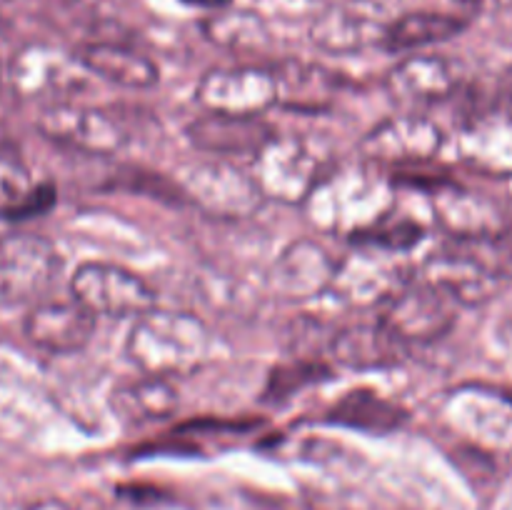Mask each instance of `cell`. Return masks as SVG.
Returning <instances> with one entry per match:
<instances>
[{
	"label": "cell",
	"instance_id": "6da1fadb",
	"mask_svg": "<svg viewBox=\"0 0 512 510\" xmlns=\"http://www.w3.org/2000/svg\"><path fill=\"white\" fill-rule=\"evenodd\" d=\"M125 353L143 375H190L208 360L210 330L200 318L173 310H148L135 318Z\"/></svg>",
	"mask_w": 512,
	"mask_h": 510
},
{
	"label": "cell",
	"instance_id": "7a4b0ae2",
	"mask_svg": "<svg viewBox=\"0 0 512 510\" xmlns=\"http://www.w3.org/2000/svg\"><path fill=\"white\" fill-rule=\"evenodd\" d=\"M63 270L58 248L28 230L0 235V300L10 305H35L58 283Z\"/></svg>",
	"mask_w": 512,
	"mask_h": 510
},
{
	"label": "cell",
	"instance_id": "3957f363",
	"mask_svg": "<svg viewBox=\"0 0 512 510\" xmlns=\"http://www.w3.org/2000/svg\"><path fill=\"white\" fill-rule=\"evenodd\" d=\"M70 293L88 313L105 318H140L155 308V290L133 270L113 263H83L70 278Z\"/></svg>",
	"mask_w": 512,
	"mask_h": 510
},
{
	"label": "cell",
	"instance_id": "277c9868",
	"mask_svg": "<svg viewBox=\"0 0 512 510\" xmlns=\"http://www.w3.org/2000/svg\"><path fill=\"white\" fill-rule=\"evenodd\" d=\"M380 325L398 343L425 345L443 338L455 323V303L438 288L420 280H408L393 298L383 303Z\"/></svg>",
	"mask_w": 512,
	"mask_h": 510
},
{
	"label": "cell",
	"instance_id": "5b68a950",
	"mask_svg": "<svg viewBox=\"0 0 512 510\" xmlns=\"http://www.w3.org/2000/svg\"><path fill=\"white\" fill-rule=\"evenodd\" d=\"M88 70L75 53H65L48 43H30L13 55L8 65L10 88L25 100H43L45 105L68 100L85 85Z\"/></svg>",
	"mask_w": 512,
	"mask_h": 510
},
{
	"label": "cell",
	"instance_id": "8992f818",
	"mask_svg": "<svg viewBox=\"0 0 512 510\" xmlns=\"http://www.w3.org/2000/svg\"><path fill=\"white\" fill-rule=\"evenodd\" d=\"M175 185L188 203H195L213 215H225V218L255 213L265 200L253 175H245L230 160L220 158L190 165Z\"/></svg>",
	"mask_w": 512,
	"mask_h": 510
},
{
	"label": "cell",
	"instance_id": "52a82bcc",
	"mask_svg": "<svg viewBox=\"0 0 512 510\" xmlns=\"http://www.w3.org/2000/svg\"><path fill=\"white\" fill-rule=\"evenodd\" d=\"M35 125L43 138L90 155H113L128 143V133L115 115L70 100L43 105Z\"/></svg>",
	"mask_w": 512,
	"mask_h": 510
},
{
	"label": "cell",
	"instance_id": "ba28073f",
	"mask_svg": "<svg viewBox=\"0 0 512 510\" xmlns=\"http://www.w3.org/2000/svg\"><path fill=\"white\" fill-rule=\"evenodd\" d=\"M195 100L205 113L260 118L275 105L273 68L235 65V68L210 70L200 78Z\"/></svg>",
	"mask_w": 512,
	"mask_h": 510
},
{
	"label": "cell",
	"instance_id": "9c48e42d",
	"mask_svg": "<svg viewBox=\"0 0 512 510\" xmlns=\"http://www.w3.org/2000/svg\"><path fill=\"white\" fill-rule=\"evenodd\" d=\"M320 175V158L305 140L275 138L253 158V180L265 198L298 203L308 198Z\"/></svg>",
	"mask_w": 512,
	"mask_h": 510
},
{
	"label": "cell",
	"instance_id": "30bf717a",
	"mask_svg": "<svg viewBox=\"0 0 512 510\" xmlns=\"http://www.w3.org/2000/svg\"><path fill=\"white\" fill-rule=\"evenodd\" d=\"M390 20L388 10L375 0H338L313 20L310 40L325 53H360L383 45Z\"/></svg>",
	"mask_w": 512,
	"mask_h": 510
},
{
	"label": "cell",
	"instance_id": "8fae6325",
	"mask_svg": "<svg viewBox=\"0 0 512 510\" xmlns=\"http://www.w3.org/2000/svg\"><path fill=\"white\" fill-rule=\"evenodd\" d=\"M443 145V133L433 120L423 115H395L375 125L363 138V155L375 163L410 168L435 158Z\"/></svg>",
	"mask_w": 512,
	"mask_h": 510
},
{
	"label": "cell",
	"instance_id": "7c38bea8",
	"mask_svg": "<svg viewBox=\"0 0 512 510\" xmlns=\"http://www.w3.org/2000/svg\"><path fill=\"white\" fill-rule=\"evenodd\" d=\"M358 248V253L335 265L330 290H335L345 303L358 305V308L385 303L408 283L405 270L400 268L398 260H393L395 253L368 248V245H358Z\"/></svg>",
	"mask_w": 512,
	"mask_h": 510
},
{
	"label": "cell",
	"instance_id": "4fadbf2b",
	"mask_svg": "<svg viewBox=\"0 0 512 510\" xmlns=\"http://www.w3.org/2000/svg\"><path fill=\"white\" fill-rule=\"evenodd\" d=\"M185 138L195 150L213 155V158L230 160L240 158V155L255 158L275 138V130L263 118L205 113L188 123Z\"/></svg>",
	"mask_w": 512,
	"mask_h": 510
},
{
	"label": "cell",
	"instance_id": "5bb4252c",
	"mask_svg": "<svg viewBox=\"0 0 512 510\" xmlns=\"http://www.w3.org/2000/svg\"><path fill=\"white\" fill-rule=\"evenodd\" d=\"M25 338L53 355L85 348L95 333V315L75 300H40L25 315Z\"/></svg>",
	"mask_w": 512,
	"mask_h": 510
},
{
	"label": "cell",
	"instance_id": "9a60e30c",
	"mask_svg": "<svg viewBox=\"0 0 512 510\" xmlns=\"http://www.w3.org/2000/svg\"><path fill=\"white\" fill-rule=\"evenodd\" d=\"M338 260L315 240H295L273 263L268 283L280 298L310 300L330 290Z\"/></svg>",
	"mask_w": 512,
	"mask_h": 510
},
{
	"label": "cell",
	"instance_id": "2e32d148",
	"mask_svg": "<svg viewBox=\"0 0 512 510\" xmlns=\"http://www.w3.org/2000/svg\"><path fill=\"white\" fill-rule=\"evenodd\" d=\"M423 280L448 295L455 305L485 303L498 288V273L475 253L445 248L423 265Z\"/></svg>",
	"mask_w": 512,
	"mask_h": 510
},
{
	"label": "cell",
	"instance_id": "e0dca14e",
	"mask_svg": "<svg viewBox=\"0 0 512 510\" xmlns=\"http://www.w3.org/2000/svg\"><path fill=\"white\" fill-rule=\"evenodd\" d=\"M460 68L443 55H410L385 78L390 98L403 105L443 103L460 88Z\"/></svg>",
	"mask_w": 512,
	"mask_h": 510
},
{
	"label": "cell",
	"instance_id": "ac0fdd59",
	"mask_svg": "<svg viewBox=\"0 0 512 510\" xmlns=\"http://www.w3.org/2000/svg\"><path fill=\"white\" fill-rule=\"evenodd\" d=\"M433 210L435 220L450 235L463 240L493 238L505 225L498 203L485 198L483 193L458 188L455 183H445L443 188L433 190Z\"/></svg>",
	"mask_w": 512,
	"mask_h": 510
},
{
	"label": "cell",
	"instance_id": "d6986e66",
	"mask_svg": "<svg viewBox=\"0 0 512 510\" xmlns=\"http://www.w3.org/2000/svg\"><path fill=\"white\" fill-rule=\"evenodd\" d=\"M275 105L295 113H323L335 103L338 78L328 68L300 60H285L273 68Z\"/></svg>",
	"mask_w": 512,
	"mask_h": 510
},
{
	"label": "cell",
	"instance_id": "ffe728a7",
	"mask_svg": "<svg viewBox=\"0 0 512 510\" xmlns=\"http://www.w3.org/2000/svg\"><path fill=\"white\" fill-rule=\"evenodd\" d=\"M330 355L335 363L355 370L390 368L400 363L405 345L398 343L388 330L375 323H353L330 335Z\"/></svg>",
	"mask_w": 512,
	"mask_h": 510
},
{
	"label": "cell",
	"instance_id": "44dd1931",
	"mask_svg": "<svg viewBox=\"0 0 512 510\" xmlns=\"http://www.w3.org/2000/svg\"><path fill=\"white\" fill-rule=\"evenodd\" d=\"M58 200L53 183H35L15 150L0 145V218L28 220L48 213Z\"/></svg>",
	"mask_w": 512,
	"mask_h": 510
},
{
	"label": "cell",
	"instance_id": "7402d4cb",
	"mask_svg": "<svg viewBox=\"0 0 512 510\" xmlns=\"http://www.w3.org/2000/svg\"><path fill=\"white\" fill-rule=\"evenodd\" d=\"M90 75L130 90L153 88L158 83V65L140 50L118 43H90L75 53Z\"/></svg>",
	"mask_w": 512,
	"mask_h": 510
},
{
	"label": "cell",
	"instance_id": "603a6c76",
	"mask_svg": "<svg viewBox=\"0 0 512 510\" xmlns=\"http://www.w3.org/2000/svg\"><path fill=\"white\" fill-rule=\"evenodd\" d=\"M110 405L125 423L145 425L173 418L180 408V393L170 378L143 375V378L115 388L110 395Z\"/></svg>",
	"mask_w": 512,
	"mask_h": 510
},
{
	"label": "cell",
	"instance_id": "cb8c5ba5",
	"mask_svg": "<svg viewBox=\"0 0 512 510\" xmlns=\"http://www.w3.org/2000/svg\"><path fill=\"white\" fill-rule=\"evenodd\" d=\"M330 423L345 425V428L365 430V433H393L400 425H405L408 413L393 400L383 398L370 388L348 390L328 413Z\"/></svg>",
	"mask_w": 512,
	"mask_h": 510
},
{
	"label": "cell",
	"instance_id": "d4e9b609",
	"mask_svg": "<svg viewBox=\"0 0 512 510\" xmlns=\"http://www.w3.org/2000/svg\"><path fill=\"white\" fill-rule=\"evenodd\" d=\"M468 28V20L448 13H433V10H415L400 18H393L388 33L383 38V48L390 53H405V50L425 48V45L443 43L455 38Z\"/></svg>",
	"mask_w": 512,
	"mask_h": 510
},
{
	"label": "cell",
	"instance_id": "484cf974",
	"mask_svg": "<svg viewBox=\"0 0 512 510\" xmlns=\"http://www.w3.org/2000/svg\"><path fill=\"white\" fill-rule=\"evenodd\" d=\"M205 38L230 53H265L273 43L268 23L253 10H215L203 23Z\"/></svg>",
	"mask_w": 512,
	"mask_h": 510
},
{
	"label": "cell",
	"instance_id": "4316f807",
	"mask_svg": "<svg viewBox=\"0 0 512 510\" xmlns=\"http://www.w3.org/2000/svg\"><path fill=\"white\" fill-rule=\"evenodd\" d=\"M330 368L323 360H305V358H293L290 363L278 365L270 373L268 385H265L263 400L268 403H285L288 398H293L295 393H300L308 385L318 383V380H328Z\"/></svg>",
	"mask_w": 512,
	"mask_h": 510
},
{
	"label": "cell",
	"instance_id": "83f0119b",
	"mask_svg": "<svg viewBox=\"0 0 512 510\" xmlns=\"http://www.w3.org/2000/svg\"><path fill=\"white\" fill-rule=\"evenodd\" d=\"M425 238L423 225L408 218H383L380 223H370L368 228L355 230L353 243L368 248L388 250V253H405L413 250Z\"/></svg>",
	"mask_w": 512,
	"mask_h": 510
},
{
	"label": "cell",
	"instance_id": "f1b7e54d",
	"mask_svg": "<svg viewBox=\"0 0 512 510\" xmlns=\"http://www.w3.org/2000/svg\"><path fill=\"white\" fill-rule=\"evenodd\" d=\"M458 3L478 10V13H498V10L512 8V0H458Z\"/></svg>",
	"mask_w": 512,
	"mask_h": 510
},
{
	"label": "cell",
	"instance_id": "f546056e",
	"mask_svg": "<svg viewBox=\"0 0 512 510\" xmlns=\"http://www.w3.org/2000/svg\"><path fill=\"white\" fill-rule=\"evenodd\" d=\"M185 5H195V8H208V10H223L228 8L233 0H183Z\"/></svg>",
	"mask_w": 512,
	"mask_h": 510
},
{
	"label": "cell",
	"instance_id": "4dcf8cb0",
	"mask_svg": "<svg viewBox=\"0 0 512 510\" xmlns=\"http://www.w3.org/2000/svg\"><path fill=\"white\" fill-rule=\"evenodd\" d=\"M508 98H510V110H512V73H510V80H508Z\"/></svg>",
	"mask_w": 512,
	"mask_h": 510
}]
</instances>
